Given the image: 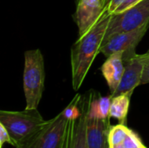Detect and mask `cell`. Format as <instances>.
I'll return each mask as SVG.
<instances>
[{
  "label": "cell",
  "mask_w": 149,
  "mask_h": 148,
  "mask_svg": "<svg viewBox=\"0 0 149 148\" xmlns=\"http://www.w3.org/2000/svg\"><path fill=\"white\" fill-rule=\"evenodd\" d=\"M111 16L105 12L100 20L85 35L79 37L72 47V83L75 91L81 87L94 58L100 52Z\"/></svg>",
  "instance_id": "cell-1"
},
{
  "label": "cell",
  "mask_w": 149,
  "mask_h": 148,
  "mask_svg": "<svg viewBox=\"0 0 149 148\" xmlns=\"http://www.w3.org/2000/svg\"><path fill=\"white\" fill-rule=\"evenodd\" d=\"M109 2H110V0H107V3H108ZM107 4H106V6H107Z\"/></svg>",
  "instance_id": "cell-20"
},
{
  "label": "cell",
  "mask_w": 149,
  "mask_h": 148,
  "mask_svg": "<svg viewBox=\"0 0 149 148\" xmlns=\"http://www.w3.org/2000/svg\"><path fill=\"white\" fill-rule=\"evenodd\" d=\"M131 129L128 128L126 124H118L116 126H112L109 132L108 143L109 148L120 145L123 143L127 135L131 133Z\"/></svg>",
  "instance_id": "cell-14"
},
{
  "label": "cell",
  "mask_w": 149,
  "mask_h": 148,
  "mask_svg": "<svg viewBox=\"0 0 149 148\" xmlns=\"http://www.w3.org/2000/svg\"><path fill=\"white\" fill-rule=\"evenodd\" d=\"M149 83V51L144 53V71L141 79V85H145Z\"/></svg>",
  "instance_id": "cell-18"
},
{
  "label": "cell",
  "mask_w": 149,
  "mask_h": 148,
  "mask_svg": "<svg viewBox=\"0 0 149 148\" xmlns=\"http://www.w3.org/2000/svg\"><path fill=\"white\" fill-rule=\"evenodd\" d=\"M142 147H143V146H142ZM142 147H141V148H142Z\"/></svg>",
  "instance_id": "cell-22"
},
{
  "label": "cell",
  "mask_w": 149,
  "mask_h": 148,
  "mask_svg": "<svg viewBox=\"0 0 149 148\" xmlns=\"http://www.w3.org/2000/svg\"><path fill=\"white\" fill-rule=\"evenodd\" d=\"M89 103L90 94L88 97L81 98V113L78 118L68 120L63 148H88L86 141V120Z\"/></svg>",
  "instance_id": "cell-8"
},
{
  "label": "cell",
  "mask_w": 149,
  "mask_h": 148,
  "mask_svg": "<svg viewBox=\"0 0 149 148\" xmlns=\"http://www.w3.org/2000/svg\"><path fill=\"white\" fill-rule=\"evenodd\" d=\"M148 23L149 0H142L132 8L111 16L103 43L114 34L133 31Z\"/></svg>",
  "instance_id": "cell-5"
},
{
  "label": "cell",
  "mask_w": 149,
  "mask_h": 148,
  "mask_svg": "<svg viewBox=\"0 0 149 148\" xmlns=\"http://www.w3.org/2000/svg\"><path fill=\"white\" fill-rule=\"evenodd\" d=\"M90 103L87 115L98 119H107L109 116L112 95L101 96L100 93L90 92Z\"/></svg>",
  "instance_id": "cell-12"
},
{
  "label": "cell",
  "mask_w": 149,
  "mask_h": 148,
  "mask_svg": "<svg viewBox=\"0 0 149 148\" xmlns=\"http://www.w3.org/2000/svg\"><path fill=\"white\" fill-rule=\"evenodd\" d=\"M133 94L123 93L112 98L111 106H110V118H114L120 121L121 124H125L127 120V116L128 113L130 99Z\"/></svg>",
  "instance_id": "cell-13"
},
{
  "label": "cell",
  "mask_w": 149,
  "mask_h": 148,
  "mask_svg": "<svg viewBox=\"0 0 149 148\" xmlns=\"http://www.w3.org/2000/svg\"><path fill=\"white\" fill-rule=\"evenodd\" d=\"M102 1V3H103V5H104V8L106 7V4H107V0H101Z\"/></svg>",
  "instance_id": "cell-19"
},
{
  "label": "cell",
  "mask_w": 149,
  "mask_h": 148,
  "mask_svg": "<svg viewBox=\"0 0 149 148\" xmlns=\"http://www.w3.org/2000/svg\"><path fill=\"white\" fill-rule=\"evenodd\" d=\"M124 70L125 65L122 51L114 52L107 57L106 61L101 66L102 75L108 85L110 94L112 96L116 92L121 81Z\"/></svg>",
  "instance_id": "cell-11"
},
{
  "label": "cell",
  "mask_w": 149,
  "mask_h": 148,
  "mask_svg": "<svg viewBox=\"0 0 149 148\" xmlns=\"http://www.w3.org/2000/svg\"><path fill=\"white\" fill-rule=\"evenodd\" d=\"M123 59L124 73L116 92L112 97L123 93L133 94L135 88L141 85L144 71V54H137L135 51H130L123 52Z\"/></svg>",
  "instance_id": "cell-6"
},
{
  "label": "cell",
  "mask_w": 149,
  "mask_h": 148,
  "mask_svg": "<svg viewBox=\"0 0 149 148\" xmlns=\"http://www.w3.org/2000/svg\"><path fill=\"white\" fill-rule=\"evenodd\" d=\"M46 122L37 109H25L23 112L0 111V123L9 132L16 148L25 144Z\"/></svg>",
  "instance_id": "cell-2"
},
{
  "label": "cell",
  "mask_w": 149,
  "mask_h": 148,
  "mask_svg": "<svg viewBox=\"0 0 149 148\" xmlns=\"http://www.w3.org/2000/svg\"><path fill=\"white\" fill-rule=\"evenodd\" d=\"M141 1L142 0H110L105 7V12L109 15L119 14L132 8Z\"/></svg>",
  "instance_id": "cell-15"
},
{
  "label": "cell",
  "mask_w": 149,
  "mask_h": 148,
  "mask_svg": "<svg viewBox=\"0 0 149 148\" xmlns=\"http://www.w3.org/2000/svg\"><path fill=\"white\" fill-rule=\"evenodd\" d=\"M142 148H147V147H145V146L143 145V147H142Z\"/></svg>",
  "instance_id": "cell-21"
},
{
  "label": "cell",
  "mask_w": 149,
  "mask_h": 148,
  "mask_svg": "<svg viewBox=\"0 0 149 148\" xmlns=\"http://www.w3.org/2000/svg\"><path fill=\"white\" fill-rule=\"evenodd\" d=\"M44 57L39 49L28 50L24 52V68L23 75L25 109H38L45 87Z\"/></svg>",
  "instance_id": "cell-3"
},
{
  "label": "cell",
  "mask_w": 149,
  "mask_h": 148,
  "mask_svg": "<svg viewBox=\"0 0 149 148\" xmlns=\"http://www.w3.org/2000/svg\"><path fill=\"white\" fill-rule=\"evenodd\" d=\"M110 119V117L98 119L87 115L86 141L88 148H109L108 138L112 126Z\"/></svg>",
  "instance_id": "cell-10"
},
{
  "label": "cell",
  "mask_w": 149,
  "mask_h": 148,
  "mask_svg": "<svg viewBox=\"0 0 149 148\" xmlns=\"http://www.w3.org/2000/svg\"><path fill=\"white\" fill-rule=\"evenodd\" d=\"M6 143L13 146V141L9 132L7 131L5 126L0 123V148H3V145Z\"/></svg>",
  "instance_id": "cell-17"
},
{
  "label": "cell",
  "mask_w": 149,
  "mask_h": 148,
  "mask_svg": "<svg viewBox=\"0 0 149 148\" xmlns=\"http://www.w3.org/2000/svg\"><path fill=\"white\" fill-rule=\"evenodd\" d=\"M105 14L101 0H78L75 22L79 29V37L85 35Z\"/></svg>",
  "instance_id": "cell-9"
},
{
  "label": "cell",
  "mask_w": 149,
  "mask_h": 148,
  "mask_svg": "<svg viewBox=\"0 0 149 148\" xmlns=\"http://www.w3.org/2000/svg\"><path fill=\"white\" fill-rule=\"evenodd\" d=\"M68 120L62 111L53 119L47 120L25 144L17 148H63Z\"/></svg>",
  "instance_id": "cell-4"
},
{
  "label": "cell",
  "mask_w": 149,
  "mask_h": 148,
  "mask_svg": "<svg viewBox=\"0 0 149 148\" xmlns=\"http://www.w3.org/2000/svg\"><path fill=\"white\" fill-rule=\"evenodd\" d=\"M149 23L133 31L114 34L102 44L100 52L108 57L114 52L135 51L136 46L147 33Z\"/></svg>",
  "instance_id": "cell-7"
},
{
  "label": "cell",
  "mask_w": 149,
  "mask_h": 148,
  "mask_svg": "<svg viewBox=\"0 0 149 148\" xmlns=\"http://www.w3.org/2000/svg\"><path fill=\"white\" fill-rule=\"evenodd\" d=\"M143 145L144 144L142 143L138 134L135 133L133 130L122 143V146L125 148H141Z\"/></svg>",
  "instance_id": "cell-16"
}]
</instances>
